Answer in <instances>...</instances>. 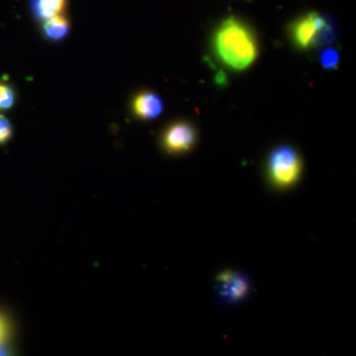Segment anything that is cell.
<instances>
[{
    "mask_svg": "<svg viewBox=\"0 0 356 356\" xmlns=\"http://www.w3.org/2000/svg\"><path fill=\"white\" fill-rule=\"evenodd\" d=\"M212 48L222 65L238 72L254 64L259 54L254 33L250 26L234 16L218 26L213 34Z\"/></svg>",
    "mask_w": 356,
    "mask_h": 356,
    "instance_id": "cell-1",
    "label": "cell"
},
{
    "mask_svg": "<svg viewBox=\"0 0 356 356\" xmlns=\"http://www.w3.org/2000/svg\"><path fill=\"white\" fill-rule=\"evenodd\" d=\"M290 39L299 50H310L331 44L337 38L334 21L318 13H307L290 25Z\"/></svg>",
    "mask_w": 356,
    "mask_h": 356,
    "instance_id": "cell-2",
    "label": "cell"
},
{
    "mask_svg": "<svg viewBox=\"0 0 356 356\" xmlns=\"http://www.w3.org/2000/svg\"><path fill=\"white\" fill-rule=\"evenodd\" d=\"M267 173L276 188L294 186L302 173V161L296 149L290 146L275 147L267 159Z\"/></svg>",
    "mask_w": 356,
    "mask_h": 356,
    "instance_id": "cell-3",
    "label": "cell"
},
{
    "mask_svg": "<svg viewBox=\"0 0 356 356\" xmlns=\"http://www.w3.org/2000/svg\"><path fill=\"white\" fill-rule=\"evenodd\" d=\"M196 130L188 122H175L165 129L161 137V145L166 153L182 154L188 153L196 142Z\"/></svg>",
    "mask_w": 356,
    "mask_h": 356,
    "instance_id": "cell-4",
    "label": "cell"
},
{
    "mask_svg": "<svg viewBox=\"0 0 356 356\" xmlns=\"http://www.w3.org/2000/svg\"><path fill=\"white\" fill-rule=\"evenodd\" d=\"M131 108L133 114L140 120H153L163 112V103L156 93L143 91L134 97Z\"/></svg>",
    "mask_w": 356,
    "mask_h": 356,
    "instance_id": "cell-5",
    "label": "cell"
},
{
    "mask_svg": "<svg viewBox=\"0 0 356 356\" xmlns=\"http://www.w3.org/2000/svg\"><path fill=\"white\" fill-rule=\"evenodd\" d=\"M219 282L222 284V296L227 301H240L247 296L250 290L248 280L241 274L226 271L219 276Z\"/></svg>",
    "mask_w": 356,
    "mask_h": 356,
    "instance_id": "cell-6",
    "label": "cell"
},
{
    "mask_svg": "<svg viewBox=\"0 0 356 356\" xmlns=\"http://www.w3.org/2000/svg\"><path fill=\"white\" fill-rule=\"evenodd\" d=\"M70 30V20L64 13L43 21L42 24V34L44 38L51 42L63 41L69 34Z\"/></svg>",
    "mask_w": 356,
    "mask_h": 356,
    "instance_id": "cell-7",
    "label": "cell"
},
{
    "mask_svg": "<svg viewBox=\"0 0 356 356\" xmlns=\"http://www.w3.org/2000/svg\"><path fill=\"white\" fill-rule=\"evenodd\" d=\"M67 0H30V10L37 20L44 21L64 13Z\"/></svg>",
    "mask_w": 356,
    "mask_h": 356,
    "instance_id": "cell-8",
    "label": "cell"
},
{
    "mask_svg": "<svg viewBox=\"0 0 356 356\" xmlns=\"http://www.w3.org/2000/svg\"><path fill=\"white\" fill-rule=\"evenodd\" d=\"M15 102V88L8 81L0 79V112L13 108Z\"/></svg>",
    "mask_w": 356,
    "mask_h": 356,
    "instance_id": "cell-9",
    "label": "cell"
},
{
    "mask_svg": "<svg viewBox=\"0 0 356 356\" xmlns=\"http://www.w3.org/2000/svg\"><path fill=\"white\" fill-rule=\"evenodd\" d=\"M13 136V127L11 122L4 115L0 114V146L6 145Z\"/></svg>",
    "mask_w": 356,
    "mask_h": 356,
    "instance_id": "cell-10",
    "label": "cell"
},
{
    "mask_svg": "<svg viewBox=\"0 0 356 356\" xmlns=\"http://www.w3.org/2000/svg\"><path fill=\"white\" fill-rule=\"evenodd\" d=\"M339 60V53L334 49H325L321 56V63L327 70L336 69Z\"/></svg>",
    "mask_w": 356,
    "mask_h": 356,
    "instance_id": "cell-11",
    "label": "cell"
},
{
    "mask_svg": "<svg viewBox=\"0 0 356 356\" xmlns=\"http://www.w3.org/2000/svg\"><path fill=\"white\" fill-rule=\"evenodd\" d=\"M10 336V325L3 315L0 314V353H3L4 346Z\"/></svg>",
    "mask_w": 356,
    "mask_h": 356,
    "instance_id": "cell-12",
    "label": "cell"
}]
</instances>
